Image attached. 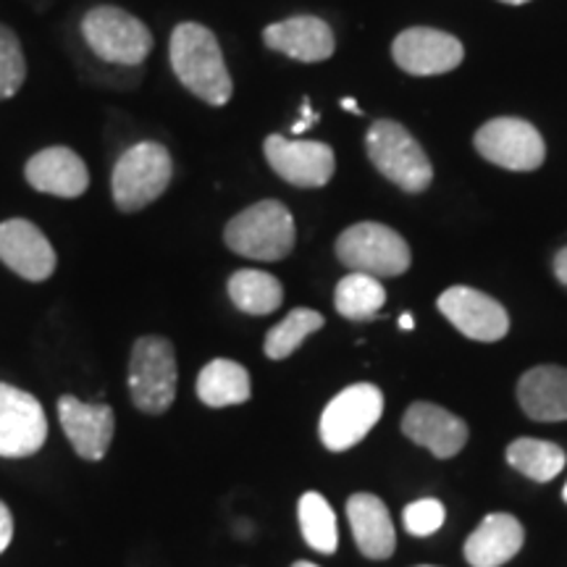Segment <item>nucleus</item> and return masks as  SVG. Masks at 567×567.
Listing matches in <instances>:
<instances>
[{
    "label": "nucleus",
    "instance_id": "nucleus-29",
    "mask_svg": "<svg viewBox=\"0 0 567 567\" xmlns=\"http://www.w3.org/2000/svg\"><path fill=\"white\" fill-rule=\"evenodd\" d=\"M444 517H446V509L439 499H417V502H410L405 507V515H402V520H405V528L408 534L413 536H431L436 534L439 528L444 526Z\"/></svg>",
    "mask_w": 567,
    "mask_h": 567
},
{
    "label": "nucleus",
    "instance_id": "nucleus-17",
    "mask_svg": "<svg viewBox=\"0 0 567 567\" xmlns=\"http://www.w3.org/2000/svg\"><path fill=\"white\" fill-rule=\"evenodd\" d=\"M264 42L268 51L300 63L329 61L337 51L334 32L318 17H292L268 24L264 30Z\"/></svg>",
    "mask_w": 567,
    "mask_h": 567
},
{
    "label": "nucleus",
    "instance_id": "nucleus-20",
    "mask_svg": "<svg viewBox=\"0 0 567 567\" xmlns=\"http://www.w3.org/2000/svg\"><path fill=\"white\" fill-rule=\"evenodd\" d=\"M523 542L526 530L520 520L507 513H494L467 536L465 559L471 567H502L523 549Z\"/></svg>",
    "mask_w": 567,
    "mask_h": 567
},
{
    "label": "nucleus",
    "instance_id": "nucleus-10",
    "mask_svg": "<svg viewBox=\"0 0 567 567\" xmlns=\"http://www.w3.org/2000/svg\"><path fill=\"white\" fill-rule=\"evenodd\" d=\"M268 166L284 182L302 189H318L331 182L337 172V158L326 142L287 140L281 134H268L264 142Z\"/></svg>",
    "mask_w": 567,
    "mask_h": 567
},
{
    "label": "nucleus",
    "instance_id": "nucleus-33",
    "mask_svg": "<svg viewBox=\"0 0 567 567\" xmlns=\"http://www.w3.org/2000/svg\"><path fill=\"white\" fill-rule=\"evenodd\" d=\"M413 326H415V321H413V313H402V316H400V329L413 331Z\"/></svg>",
    "mask_w": 567,
    "mask_h": 567
},
{
    "label": "nucleus",
    "instance_id": "nucleus-11",
    "mask_svg": "<svg viewBox=\"0 0 567 567\" xmlns=\"http://www.w3.org/2000/svg\"><path fill=\"white\" fill-rule=\"evenodd\" d=\"M48 439V417L38 396L0 384V457H32Z\"/></svg>",
    "mask_w": 567,
    "mask_h": 567
},
{
    "label": "nucleus",
    "instance_id": "nucleus-21",
    "mask_svg": "<svg viewBox=\"0 0 567 567\" xmlns=\"http://www.w3.org/2000/svg\"><path fill=\"white\" fill-rule=\"evenodd\" d=\"M517 402L534 421H567V368L538 365L517 381Z\"/></svg>",
    "mask_w": 567,
    "mask_h": 567
},
{
    "label": "nucleus",
    "instance_id": "nucleus-15",
    "mask_svg": "<svg viewBox=\"0 0 567 567\" xmlns=\"http://www.w3.org/2000/svg\"><path fill=\"white\" fill-rule=\"evenodd\" d=\"M0 260L27 281H48L55 271L51 239L27 218H9L0 224Z\"/></svg>",
    "mask_w": 567,
    "mask_h": 567
},
{
    "label": "nucleus",
    "instance_id": "nucleus-31",
    "mask_svg": "<svg viewBox=\"0 0 567 567\" xmlns=\"http://www.w3.org/2000/svg\"><path fill=\"white\" fill-rule=\"evenodd\" d=\"M316 122H318V113H313V109H310V101L305 97V101H302V118L297 124H292V132L302 134L305 130H308V126H313Z\"/></svg>",
    "mask_w": 567,
    "mask_h": 567
},
{
    "label": "nucleus",
    "instance_id": "nucleus-12",
    "mask_svg": "<svg viewBox=\"0 0 567 567\" xmlns=\"http://www.w3.org/2000/svg\"><path fill=\"white\" fill-rule=\"evenodd\" d=\"M436 308L460 334L476 342H499L509 331L505 305L471 287H450L439 295Z\"/></svg>",
    "mask_w": 567,
    "mask_h": 567
},
{
    "label": "nucleus",
    "instance_id": "nucleus-7",
    "mask_svg": "<svg viewBox=\"0 0 567 567\" xmlns=\"http://www.w3.org/2000/svg\"><path fill=\"white\" fill-rule=\"evenodd\" d=\"M339 264L354 274H368L375 279L400 276L410 268V245L400 231L389 229L384 224L363 221L352 224L337 239Z\"/></svg>",
    "mask_w": 567,
    "mask_h": 567
},
{
    "label": "nucleus",
    "instance_id": "nucleus-6",
    "mask_svg": "<svg viewBox=\"0 0 567 567\" xmlns=\"http://www.w3.org/2000/svg\"><path fill=\"white\" fill-rule=\"evenodd\" d=\"M179 384L174 344L166 337H140L130 358V394L134 408L147 415H163L172 410Z\"/></svg>",
    "mask_w": 567,
    "mask_h": 567
},
{
    "label": "nucleus",
    "instance_id": "nucleus-4",
    "mask_svg": "<svg viewBox=\"0 0 567 567\" xmlns=\"http://www.w3.org/2000/svg\"><path fill=\"white\" fill-rule=\"evenodd\" d=\"M174 161L161 142H137L122 153L111 174V195L122 213H137L166 193Z\"/></svg>",
    "mask_w": 567,
    "mask_h": 567
},
{
    "label": "nucleus",
    "instance_id": "nucleus-35",
    "mask_svg": "<svg viewBox=\"0 0 567 567\" xmlns=\"http://www.w3.org/2000/svg\"><path fill=\"white\" fill-rule=\"evenodd\" d=\"M502 3H509V6H523V3H528V0H502Z\"/></svg>",
    "mask_w": 567,
    "mask_h": 567
},
{
    "label": "nucleus",
    "instance_id": "nucleus-32",
    "mask_svg": "<svg viewBox=\"0 0 567 567\" xmlns=\"http://www.w3.org/2000/svg\"><path fill=\"white\" fill-rule=\"evenodd\" d=\"M555 276L559 284H565L567 287V247L555 255Z\"/></svg>",
    "mask_w": 567,
    "mask_h": 567
},
{
    "label": "nucleus",
    "instance_id": "nucleus-9",
    "mask_svg": "<svg viewBox=\"0 0 567 567\" xmlns=\"http://www.w3.org/2000/svg\"><path fill=\"white\" fill-rule=\"evenodd\" d=\"M473 145L488 163L507 172H536L547 158L542 132L526 118H492L476 132Z\"/></svg>",
    "mask_w": 567,
    "mask_h": 567
},
{
    "label": "nucleus",
    "instance_id": "nucleus-23",
    "mask_svg": "<svg viewBox=\"0 0 567 567\" xmlns=\"http://www.w3.org/2000/svg\"><path fill=\"white\" fill-rule=\"evenodd\" d=\"M229 297L234 308L243 310L247 316H268L281 308L284 287L274 274L255 271V268H243V271L231 274Z\"/></svg>",
    "mask_w": 567,
    "mask_h": 567
},
{
    "label": "nucleus",
    "instance_id": "nucleus-28",
    "mask_svg": "<svg viewBox=\"0 0 567 567\" xmlns=\"http://www.w3.org/2000/svg\"><path fill=\"white\" fill-rule=\"evenodd\" d=\"M27 61L17 32L11 27L0 24V103L9 101L24 87Z\"/></svg>",
    "mask_w": 567,
    "mask_h": 567
},
{
    "label": "nucleus",
    "instance_id": "nucleus-14",
    "mask_svg": "<svg viewBox=\"0 0 567 567\" xmlns=\"http://www.w3.org/2000/svg\"><path fill=\"white\" fill-rule=\"evenodd\" d=\"M59 417L63 434L69 436L71 446L82 460L97 463L109 455L113 431H116V415L105 402H82L76 396H61Z\"/></svg>",
    "mask_w": 567,
    "mask_h": 567
},
{
    "label": "nucleus",
    "instance_id": "nucleus-24",
    "mask_svg": "<svg viewBox=\"0 0 567 567\" xmlns=\"http://www.w3.org/2000/svg\"><path fill=\"white\" fill-rule=\"evenodd\" d=\"M386 302V289L375 276L347 274L334 289V308L347 321H371Z\"/></svg>",
    "mask_w": 567,
    "mask_h": 567
},
{
    "label": "nucleus",
    "instance_id": "nucleus-16",
    "mask_svg": "<svg viewBox=\"0 0 567 567\" xmlns=\"http://www.w3.org/2000/svg\"><path fill=\"white\" fill-rule=\"evenodd\" d=\"M24 179L34 193L74 200L90 187L87 163L66 145H53L34 153L24 166Z\"/></svg>",
    "mask_w": 567,
    "mask_h": 567
},
{
    "label": "nucleus",
    "instance_id": "nucleus-36",
    "mask_svg": "<svg viewBox=\"0 0 567 567\" xmlns=\"http://www.w3.org/2000/svg\"><path fill=\"white\" fill-rule=\"evenodd\" d=\"M292 567H318V565H313V563H305V559H302V563H295Z\"/></svg>",
    "mask_w": 567,
    "mask_h": 567
},
{
    "label": "nucleus",
    "instance_id": "nucleus-34",
    "mask_svg": "<svg viewBox=\"0 0 567 567\" xmlns=\"http://www.w3.org/2000/svg\"><path fill=\"white\" fill-rule=\"evenodd\" d=\"M342 109H344V111H350V113H358V116H360V113H363V111H360V105L352 101V97H344V101H342Z\"/></svg>",
    "mask_w": 567,
    "mask_h": 567
},
{
    "label": "nucleus",
    "instance_id": "nucleus-5",
    "mask_svg": "<svg viewBox=\"0 0 567 567\" xmlns=\"http://www.w3.org/2000/svg\"><path fill=\"white\" fill-rule=\"evenodd\" d=\"M82 38L97 59L116 66H140L153 51V32L118 6H95L82 17Z\"/></svg>",
    "mask_w": 567,
    "mask_h": 567
},
{
    "label": "nucleus",
    "instance_id": "nucleus-25",
    "mask_svg": "<svg viewBox=\"0 0 567 567\" xmlns=\"http://www.w3.org/2000/svg\"><path fill=\"white\" fill-rule=\"evenodd\" d=\"M507 463L538 484L557 478L565 467V450L544 439H515L507 446Z\"/></svg>",
    "mask_w": 567,
    "mask_h": 567
},
{
    "label": "nucleus",
    "instance_id": "nucleus-22",
    "mask_svg": "<svg viewBox=\"0 0 567 567\" xmlns=\"http://www.w3.org/2000/svg\"><path fill=\"white\" fill-rule=\"evenodd\" d=\"M252 394V381L245 365L229 358H216L197 375V396L208 408L245 405Z\"/></svg>",
    "mask_w": 567,
    "mask_h": 567
},
{
    "label": "nucleus",
    "instance_id": "nucleus-26",
    "mask_svg": "<svg viewBox=\"0 0 567 567\" xmlns=\"http://www.w3.org/2000/svg\"><path fill=\"white\" fill-rule=\"evenodd\" d=\"M297 517H300V530L308 547L321 551V555H334L339 549V528L334 509L326 502V496L318 492L302 494L300 505H297Z\"/></svg>",
    "mask_w": 567,
    "mask_h": 567
},
{
    "label": "nucleus",
    "instance_id": "nucleus-30",
    "mask_svg": "<svg viewBox=\"0 0 567 567\" xmlns=\"http://www.w3.org/2000/svg\"><path fill=\"white\" fill-rule=\"evenodd\" d=\"M11 538H13V515L11 509L0 502V555L9 549Z\"/></svg>",
    "mask_w": 567,
    "mask_h": 567
},
{
    "label": "nucleus",
    "instance_id": "nucleus-2",
    "mask_svg": "<svg viewBox=\"0 0 567 567\" xmlns=\"http://www.w3.org/2000/svg\"><path fill=\"white\" fill-rule=\"evenodd\" d=\"M224 243L243 258L276 264L295 250V216L279 200H260L226 224Z\"/></svg>",
    "mask_w": 567,
    "mask_h": 567
},
{
    "label": "nucleus",
    "instance_id": "nucleus-13",
    "mask_svg": "<svg viewBox=\"0 0 567 567\" xmlns=\"http://www.w3.org/2000/svg\"><path fill=\"white\" fill-rule=\"evenodd\" d=\"M394 63L413 76H434L457 69L465 59V48L455 34L413 27L400 32L392 42Z\"/></svg>",
    "mask_w": 567,
    "mask_h": 567
},
{
    "label": "nucleus",
    "instance_id": "nucleus-38",
    "mask_svg": "<svg viewBox=\"0 0 567 567\" xmlns=\"http://www.w3.org/2000/svg\"><path fill=\"white\" fill-rule=\"evenodd\" d=\"M417 567H434V565H417Z\"/></svg>",
    "mask_w": 567,
    "mask_h": 567
},
{
    "label": "nucleus",
    "instance_id": "nucleus-8",
    "mask_svg": "<svg viewBox=\"0 0 567 567\" xmlns=\"http://www.w3.org/2000/svg\"><path fill=\"white\" fill-rule=\"evenodd\" d=\"M384 415V394L373 384H354L339 392L321 415V442L331 452H347L371 434Z\"/></svg>",
    "mask_w": 567,
    "mask_h": 567
},
{
    "label": "nucleus",
    "instance_id": "nucleus-27",
    "mask_svg": "<svg viewBox=\"0 0 567 567\" xmlns=\"http://www.w3.org/2000/svg\"><path fill=\"white\" fill-rule=\"evenodd\" d=\"M323 316L318 310L310 308H295L292 313L284 318L281 323H276L271 331L266 334V358L268 360H284L289 354L300 350V344L308 339L310 334L323 329Z\"/></svg>",
    "mask_w": 567,
    "mask_h": 567
},
{
    "label": "nucleus",
    "instance_id": "nucleus-37",
    "mask_svg": "<svg viewBox=\"0 0 567 567\" xmlns=\"http://www.w3.org/2000/svg\"><path fill=\"white\" fill-rule=\"evenodd\" d=\"M563 496H565V502H567V484H565V488H563Z\"/></svg>",
    "mask_w": 567,
    "mask_h": 567
},
{
    "label": "nucleus",
    "instance_id": "nucleus-3",
    "mask_svg": "<svg viewBox=\"0 0 567 567\" xmlns=\"http://www.w3.org/2000/svg\"><path fill=\"white\" fill-rule=\"evenodd\" d=\"M365 153L375 172L405 193H425L434 182V166L421 142L392 118H379L368 126Z\"/></svg>",
    "mask_w": 567,
    "mask_h": 567
},
{
    "label": "nucleus",
    "instance_id": "nucleus-1",
    "mask_svg": "<svg viewBox=\"0 0 567 567\" xmlns=\"http://www.w3.org/2000/svg\"><path fill=\"white\" fill-rule=\"evenodd\" d=\"M168 59L176 80L189 90L197 101L221 109L231 101L234 82L226 66L224 51L216 34L197 21H182L174 27L168 42Z\"/></svg>",
    "mask_w": 567,
    "mask_h": 567
},
{
    "label": "nucleus",
    "instance_id": "nucleus-19",
    "mask_svg": "<svg viewBox=\"0 0 567 567\" xmlns=\"http://www.w3.org/2000/svg\"><path fill=\"white\" fill-rule=\"evenodd\" d=\"M347 520H350L354 544L368 559H389L394 555V523L379 496L352 494L347 499Z\"/></svg>",
    "mask_w": 567,
    "mask_h": 567
},
{
    "label": "nucleus",
    "instance_id": "nucleus-18",
    "mask_svg": "<svg viewBox=\"0 0 567 567\" xmlns=\"http://www.w3.org/2000/svg\"><path fill=\"white\" fill-rule=\"evenodd\" d=\"M402 434L417 446H425L434 457L450 460L463 452L467 425L450 410L431 405V402H415L402 417Z\"/></svg>",
    "mask_w": 567,
    "mask_h": 567
}]
</instances>
